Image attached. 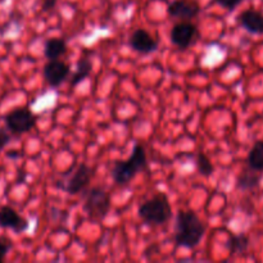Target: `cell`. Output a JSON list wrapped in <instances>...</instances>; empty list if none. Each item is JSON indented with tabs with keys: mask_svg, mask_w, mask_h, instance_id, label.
<instances>
[{
	"mask_svg": "<svg viewBox=\"0 0 263 263\" xmlns=\"http://www.w3.org/2000/svg\"><path fill=\"white\" fill-rule=\"evenodd\" d=\"M205 223L193 211H179L175 220V243L182 248L198 247L205 235Z\"/></svg>",
	"mask_w": 263,
	"mask_h": 263,
	"instance_id": "obj_1",
	"label": "cell"
},
{
	"mask_svg": "<svg viewBox=\"0 0 263 263\" xmlns=\"http://www.w3.org/2000/svg\"><path fill=\"white\" fill-rule=\"evenodd\" d=\"M148 166V157L145 149L140 144H135L133 153L127 161H117L110 170V175L116 184L127 185L135 179L139 172L144 171Z\"/></svg>",
	"mask_w": 263,
	"mask_h": 263,
	"instance_id": "obj_2",
	"label": "cell"
},
{
	"mask_svg": "<svg viewBox=\"0 0 263 263\" xmlns=\"http://www.w3.org/2000/svg\"><path fill=\"white\" fill-rule=\"evenodd\" d=\"M138 215L148 225L161 226L168 222L172 217V207L168 198L163 193H158L151 199L139 205Z\"/></svg>",
	"mask_w": 263,
	"mask_h": 263,
	"instance_id": "obj_3",
	"label": "cell"
},
{
	"mask_svg": "<svg viewBox=\"0 0 263 263\" xmlns=\"http://www.w3.org/2000/svg\"><path fill=\"white\" fill-rule=\"evenodd\" d=\"M84 212L92 221H102L107 217L110 210V195L107 190L100 186L87 190L84 199Z\"/></svg>",
	"mask_w": 263,
	"mask_h": 263,
	"instance_id": "obj_4",
	"label": "cell"
},
{
	"mask_svg": "<svg viewBox=\"0 0 263 263\" xmlns=\"http://www.w3.org/2000/svg\"><path fill=\"white\" fill-rule=\"evenodd\" d=\"M5 126L13 134L30 133L36 126L37 116L27 107L15 108L4 117Z\"/></svg>",
	"mask_w": 263,
	"mask_h": 263,
	"instance_id": "obj_5",
	"label": "cell"
},
{
	"mask_svg": "<svg viewBox=\"0 0 263 263\" xmlns=\"http://www.w3.org/2000/svg\"><path fill=\"white\" fill-rule=\"evenodd\" d=\"M170 39L175 46L185 50L199 39V31L197 26L190 21H181L172 27Z\"/></svg>",
	"mask_w": 263,
	"mask_h": 263,
	"instance_id": "obj_6",
	"label": "cell"
},
{
	"mask_svg": "<svg viewBox=\"0 0 263 263\" xmlns=\"http://www.w3.org/2000/svg\"><path fill=\"white\" fill-rule=\"evenodd\" d=\"M94 168L87 166L86 163H81L76 168L71 177L66 181V185H61L62 189L71 195H77L87 189L90 185V181L94 177Z\"/></svg>",
	"mask_w": 263,
	"mask_h": 263,
	"instance_id": "obj_7",
	"label": "cell"
},
{
	"mask_svg": "<svg viewBox=\"0 0 263 263\" xmlns=\"http://www.w3.org/2000/svg\"><path fill=\"white\" fill-rule=\"evenodd\" d=\"M69 72L71 68L68 64L61 59H49L43 69L44 79L50 87L61 86L68 77Z\"/></svg>",
	"mask_w": 263,
	"mask_h": 263,
	"instance_id": "obj_8",
	"label": "cell"
},
{
	"mask_svg": "<svg viewBox=\"0 0 263 263\" xmlns=\"http://www.w3.org/2000/svg\"><path fill=\"white\" fill-rule=\"evenodd\" d=\"M167 13L172 18L192 21L200 13V5L195 0H175L167 8Z\"/></svg>",
	"mask_w": 263,
	"mask_h": 263,
	"instance_id": "obj_9",
	"label": "cell"
},
{
	"mask_svg": "<svg viewBox=\"0 0 263 263\" xmlns=\"http://www.w3.org/2000/svg\"><path fill=\"white\" fill-rule=\"evenodd\" d=\"M30 223L25 217L20 215L14 208L9 205H3L0 208V228L9 229L17 234L25 233Z\"/></svg>",
	"mask_w": 263,
	"mask_h": 263,
	"instance_id": "obj_10",
	"label": "cell"
},
{
	"mask_svg": "<svg viewBox=\"0 0 263 263\" xmlns=\"http://www.w3.org/2000/svg\"><path fill=\"white\" fill-rule=\"evenodd\" d=\"M158 40L144 28H138L130 36V46L140 54H151L158 49Z\"/></svg>",
	"mask_w": 263,
	"mask_h": 263,
	"instance_id": "obj_11",
	"label": "cell"
},
{
	"mask_svg": "<svg viewBox=\"0 0 263 263\" xmlns=\"http://www.w3.org/2000/svg\"><path fill=\"white\" fill-rule=\"evenodd\" d=\"M239 23L252 35H263V14L256 9H247L238 17Z\"/></svg>",
	"mask_w": 263,
	"mask_h": 263,
	"instance_id": "obj_12",
	"label": "cell"
},
{
	"mask_svg": "<svg viewBox=\"0 0 263 263\" xmlns=\"http://www.w3.org/2000/svg\"><path fill=\"white\" fill-rule=\"evenodd\" d=\"M261 180L262 177L257 171H253L251 168L244 170L236 180V189L241 190V192H251L261 185Z\"/></svg>",
	"mask_w": 263,
	"mask_h": 263,
	"instance_id": "obj_13",
	"label": "cell"
},
{
	"mask_svg": "<svg viewBox=\"0 0 263 263\" xmlns=\"http://www.w3.org/2000/svg\"><path fill=\"white\" fill-rule=\"evenodd\" d=\"M67 53L66 40L61 37H53L45 41L44 45V55L49 59H59Z\"/></svg>",
	"mask_w": 263,
	"mask_h": 263,
	"instance_id": "obj_14",
	"label": "cell"
},
{
	"mask_svg": "<svg viewBox=\"0 0 263 263\" xmlns=\"http://www.w3.org/2000/svg\"><path fill=\"white\" fill-rule=\"evenodd\" d=\"M92 71V63L87 57H84V58L79 59L76 63V71L72 74L71 81H69V85L71 87L77 86L79 84H81L85 79L90 76Z\"/></svg>",
	"mask_w": 263,
	"mask_h": 263,
	"instance_id": "obj_15",
	"label": "cell"
},
{
	"mask_svg": "<svg viewBox=\"0 0 263 263\" xmlns=\"http://www.w3.org/2000/svg\"><path fill=\"white\" fill-rule=\"evenodd\" d=\"M226 247L229 249V253L231 256H240L244 254L249 248V238L246 234H238V235H231L229 238Z\"/></svg>",
	"mask_w": 263,
	"mask_h": 263,
	"instance_id": "obj_16",
	"label": "cell"
},
{
	"mask_svg": "<svg viewBox=\"0 0 263 263\" xmlns=\"http://www.w3.org/2000/svg\"><path fill=\"white\" fill-rule=\"evenodd\" d=\"M247 163L253 171L263 172V140L256 141L252 146L247 158Z\"/></svg>",
	"mask_w": 263,
	"mask_h": 263,
	"instance_id": "obj_17",
	"label": "cell"
},
{
	"mask_svg": "<svg viewBox=\"0 0 263 263\" xmlns=\"http://www.w3.org/2000/svg\"><path fill=\"white\" fill-rule=\"evenodd\" d=\"M197 168L199 171L200 175H203L204 177H210L211 175L215 172V166L212 164L211 159L208 158V156L203 152H199L197 156Z\"/></svg>",
	"mask_w": 263,
	"mask_h": 263,
	"instance_id": "obj_18",
	"label": "cell"
},
{
	"mask_svg": "<svg viewBox=\"0 0 263 263\" xmlns=\"http://www.w3.org/2000/svg\"><path fill=\"white\" fill-rule=\"evenodd\" d=\"M215 3H217L218 5H221L222 8L228 9L229 12H233L234 9L239 7L244 0H213Z\"/></svg>",
	"mask_w": 263,
	"mask_h": 263,
	"instance_id": "obj_19",
	"label": "cell"
},
{
	"mask_svg": "<svg viewBox=\"0 0 263 263\" xmlns=\"http://www.w3.org/2000/svg\"><path fill=\"white\" fill-rule=\"evenodd\" d=\"M10 249H12V243L8 239L0 238V263L4 261L5 256H7Z\"/></svg>",
	"mask_w": 263,
	"mask_h": 263,
	"instance_id": "obj_20",
	"label": "cell"
},
{
	"mask_svg": "<svg viewBox=\"0 0 263 263\" xmlns=\"http://www.w3.org/2000/svg\"><path fill=\"white\" fill-rule=\"evenodd\" d=\"M10 143V135L5 130L0 128V153H2L3 149Z\"/></svg>",
	"mask_w": 263,
	"mask_h": 263,
	"instance_id": "obj_21",
	"label": "cell"
},
{
	"mask_svg": "<svg viewBox=\"0 0 263 263\" xmlns=\"http://www.w3.org/2000/svg\"><path fill=\"white\" fill-rule=\"evenodd\" d=\"M57 2H58V0H43V5H41V9H43L44 12L51 10L54 7H55Z\"/></svg>",
	"mask_w": 263,
	"mask_h": 263,
	"instance_id": "obj_22",
	"label": "cell"
},
{
	"mask_svg": "<svg viewBox=\"0 0 263 263\" xmlns=\"http://www.w3.org/2000/svg\"><path fill=\"white\" fill-rule=\"evenodd\" d=\"M8 157H18V153H8Z\"/></svg>",
	"mask_w": 263,
	"mask_h": 263,
	"instance_id": "obj_23",
	"label": "cell"
},
{
	"mask_svg": "<svg viewBox=\"0 0 263 263\" xmlns=\"http://www.w3.org/2000/svg\"><path fill=\"white\" fill-rule=\"evenodd\" d=\"M262 2H263V0H262Z\"/></svg>",
	"mask_w": 263,
	"mask_h": 263,
	"instance_id": "obj_24",
	"label": "cell"
}]
</instances>
